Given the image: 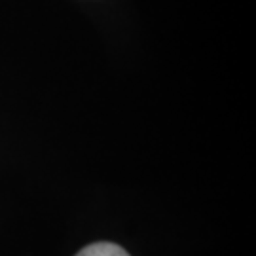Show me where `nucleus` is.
Here are the masks:
<instances>
[{
	"mask_svg": "<svg viewBox=\"0 0 256 256\" xmlns=\"http://www.w3.org/2000/svg\"><path fill=\"white\" fill-rule=\"evenodd\" d=\"M76 256H129V254L128 250L122 248L120 245L101 241V243H92V245L84 247Z\"/></svg>",
	"mask_w": 256,
	"mask_h": 256,
	"instance_id": "1",
	"label": "nucleus"
}]
</instances>
